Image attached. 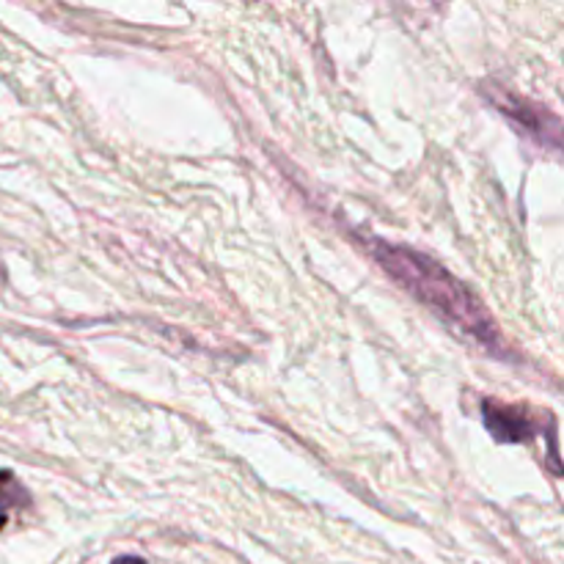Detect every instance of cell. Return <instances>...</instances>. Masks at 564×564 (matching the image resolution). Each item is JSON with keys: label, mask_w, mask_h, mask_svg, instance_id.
<instances>
[{"label": "cell", "mask_w": 564, "mask_h": 564, "mask_svg": "<svg viewBox=\"0 0 564 564\" xmlns=\"http://www.w3.org/2000/svg\"><path fill=\"white\" fill-rule=\"evenodd\" d=\"M482 419L488 433L501 444H529L543 430L538 419L529 416L527 408L505 405V402L496 400L482 402Z\"/></svg>", "instance_id": "obj_3"}, {"label": "cell", "mask_w": 564, "mask_h": 564, "mask_svg": "<svg viewBox=\"0 0 564 564\" xmlns=\"http://www.w3.org/2000/svg\"><path fill=\"white\" fill-rule=\"evenodd\" d=\"M380 268L397 281L405 292H411L419 303L433 308L441 319L457 328L460 334L471 336L488 350H501V330L485 303L457 281L444 264L411 248L394 246V242H378L372 248Z\"/></svg>", "instance_id": "obj_1"}, {"label": "cell", "mask_w": 564, "mask_h": 564, "mask_svg": "<svg viewBox=\"0 0 564 564\" xmlns=\"http://www.w3.org/2000/svg\"><path fill=\"white\" fill-rule=\"evenodd\" d=\"M110 564H147L141 560V556H119V560H113Z\"/></svg>", "instance_id": "obj_5"}, {"label": "cell", "mask_w": 564, "mask_h": 564, "mask_svg": "<svg viewBox=\"0 0 564 564\" xmlns=\"http://www.w3.org/2000/svg\"><path fill=\"white\" fill-rule=\"evenodd\" d=\"M28 505H31V499H28L25 488L17 482L14 474L0 471V527H3L11 512L22 510Z\"/></svg>", "instance_id": "obj_4"}, {"label": "cell", "mask_w": 564, "mask_h": 564, "mask_svg": "<svg viewBox=\"0 0 564 564\" xmlns=\"http://www.w3.org/2000/svg\"><path fill=\"white\" fill-rule=\"evenodd\" d=\"M490 102L512 121L521 132L532 135L540 147H549V149H560L562 135H560V119L551 113L549 108L543 105L532 102L527 97H518V94L507 91V88H485Z\"/></svg>", "instance_id": "obj_2"}]
</instances>
